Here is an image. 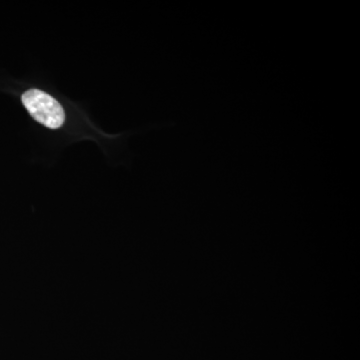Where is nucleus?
<instances>
[{
    "mask_svg": "<svg viewBox=\"0 0 360 360\" xmlns=\"http://www.w3.org/2000/svg\"><path fill=\"white\" fill-rule=\"evenodd\" d=\"M23 105L37 122L49 129L63 127L65 120V110L58 101L39 89H30L22 96Z\"/></svg>",
    "mask_w": 360,
    "mask_h": 360,
    "instance_id": "f257e3e1",
    "label": "nucleus"
}]
</instances>
